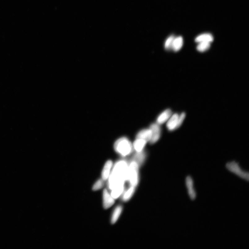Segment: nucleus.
Returning a JSON list of instances; mask_svg holds the SVG:
<instances>
[{
    "instance_id": "nucleus-6",
    "label": "nucleus",
    "mask_w": 249,
    "mask_h": 249,
    "mask_svg": "<svg viewBox=\"0 0 249 249\" xmlns=\"http://www.w3.org/2000/svg\"><path fill=\"white\" fill-rule=\"evenodd\" d=\"M149 128L152 131V137L150 142L151 144H154L158 142L161 137V127L158 123H153L151 124Z\"/></svg>"
},
{
    "instance_id": "nucleus-8",
    "label": "nucleus",
    "mask_w": 249,
    "mask_h": 249,
    "mask_svg": "<svg viewBox=\"0 0 249 249\" xmlns=\"http://www.w3.org/2000/svg\"><path fill=\"white\" fill-rule=\"evenodd\" d=\"M172 114H173V112L170 109H167L165 110L157 117L156 123L159 124V125L164 123L169 119Z\"/></svg>"
},
{
    "instance_id": "nucleus-11",
    "label": "nucleus",
    "mask_w": 249,
    "mask_h": 249,
    "mask_svg": "<svg viewBox=\"0 0 249 249\" xmlns=\"http://www.w3.org/2000/svg\"><path fill=\"white\" fill-rule=\"evenodd\" d=\"M113 165V163L111 160H109L107 161L104 166L102 172V179L103 181L108 179L110 175L111 169Z\"/></svg>"
},
{
    "instance_id": "nucleus-4",
    "label": "nucleus",
    "mask_w": 249,
    "mask_h": 249,
    "mask_svg": "<svg viewBox=\"0 0 249 249\" xmlns=\"http://www.w3.org/2000/svg\"><path fill=\"white\" fill-rule=\"evenodd\" d=\"M186 117V114L182 112L179 114L175 113L172 114L167 121V127L169 131L176 130L182 125Z\"/></svg>"
},
{
    "instance_id": "nucleus-18",
    "label": "nucleus",
    "mask_w": 249,
    "mask_h": 249,
    "mask_svg": "<svg viewBox=\"0 0 249 249\" xmlns=\"http://www.w3.org/2000/svg\"><path fill=\"white\" fill-rule=\"evenodd\" d=\"M135 190V187L130 186V187L124 192L123 194L122 199L124 201H129L134 194Z\"/></svg>"
},
{
    "instance_id": "nucleus-20",
    "label": "nucleus",
    "mask_w": 249,
    "mask_h": 249,
    "mask_svg": "<svg viewBox=\"0 0 249 249\" xmlns=\"http://www.w3.org/2000/svg\"><path fill=\"white\" fill-rule=\"evenodd\" d=\"M174 38L175 37L174 35H172L167 38L164 44V47L165 49L167 50L171 49L172 44H173Z\"/></svg>"
},
{
    "instance_id": "nucleus-15",
    "label": "nucleus",
    "mask_w": 249,
    "mask_h": 249,
    "mask_svg": "<svg viewBox=\"0 0 249 249\" xmlns=\"http://www.w3.org/2000/svg\"><path fill=\"white\" fill-rule=\"evenodd\" d=\"M124 183L121 184L115 187L111 190V195L114 199L119 198L122 194L124 190Z\"/></svg>"
},
{
    "instance_id": "nucleus-16",
    "label": "nucleus",
    "mask_w": 249,
    "mask_h": 249,
    "mask_svg": "<svg viewBox=\"0 0 249 249\" xmlns=\"http://www.w3.org/2000/svg\"><path fill=\"white\" fill-rule=\"evenodd\" d=\"M213 41L212 35L209 33H205L199 35L195 38V41L197 43L208 42L211 43Z\"/></svg>"
},
{
    "instance_id": "nucleus-10",
    "label": "nucleus",
    "mask_w": 249,
    "mask_h": 249,
    "mask_svg": "<svg viewBox=\"0 0 249 249\" xmlns=\"http://www.w3.org/2000/svg\"><path fill=\"white\" fill-rule=\"evenodd\" d=\"M152 137V131L150 128L140 130L136 136V138L143 139L147 142H150Z\"/></svg>"
},
{
    "instance_id": "nucleus-5",
    "label": "nucleus",
    "mask_w": 249,
    "mask_h": 249,
    "mask_svg": "<svg viewBox=\"0 0 249 249\" xmlns=\"http://www.w3.org/2000/svg\"><path fill=\"white\" fill-rule=\"evenodd\" d=\"M226 167L228 170L237 175L242 179L249 180V174L248 172L243 170L240 167L238 163L235 161L227 163Z\"/></svg>"
},
{
    "instance_id": "nucleus-1",
    "label": "nucleus",
    "mask_w": 249,
    "mask_h": 249,
    "mask_svg": "<svg viewBox=\"0 0 249 249\" xmlns=\"http://www.w3.org/2000/svg\"><path fill=\"white\" fill-rule=\"evenodd\" d=\"M129 164L124 159L117 161L114 165L108 178V186L111 190L127 181Z\"/></svg>"
},
{
    "instance_id": "nucleus-3",
    "label": "nucleus",
    "mask_w": 249,
    "mask_h": 249,
    "mask_svg": "<svg viewBox=\"0 0 249 249\" xmlns=\"http://www.w3.org/2000/svg\"><path fill=\"white\" fill-rule=\"evenodd\" d=\"M140 166L135 161H131L129 164L127 181L130 186L136 187L139 182V168Z\"/></svg>"
},
{
    "instance_id": "nucleus-13",
    "label": "nucleus",
    "mask_w": 249,
    "mask_h": 249,
    "mask_svg": "<svg viewBox=\"0 0 249 249\" xmlns=\"http://www.w3.org/2000/svg\"><path fill=\"white\" fill-rule=\"evenodd\" d=\"M146 154L143 151L140 152H136L133 155L132 161H135L139 166L144 164L146 158Z\"/></svg>"
},
{
    "instance_id": "nucleus-9",
    "label": "nucleus",
    "mask_w": 249,
    "mask_h": 249,
    "mask_svg": "<svg viewBox=\"0 0 249 249\" xmlns=\"http://www.w3.org/2000/svg\"><path fill=\"white\" fill-rule=\"evenodd\" d=\"M186 185L188 189V194L192 200H194L196 197V193L194 188L193 181L190 176H188L186 177Z\"/></svg>"
},
{
    "instance_id": "nucleus-12",
    "label": "nucleus",
    "mask_w": 249,
    "mask_h": 249,
    "mask_svg": "<svg viewBox=\"0 0 249 249\" xmlns=\"http://www.w3.org/2000/svg\"><path fill=\"white\" fill-rule=\"evenodd\" d=\"M147 142L146 141L143 139L136 138V140L133 144V149L135 150L136 152H142L144 150Z\"/></svg>"
},
{
    "instance_id": "nucleus-19",
    "label": "nucleus",
    "mask_w": 249,
    "mask_h": 249,
    "mask_svg": "<svg viewBox=\"0 0 249 249\" xmlns=\"http://www.w3.org/2000/svg\"><path fill=\"white\" fill-rule=\"evenodd\" d=\"M210 47V43L208 42H201L199 43L197 47V49L198 51L203 52L207 51Z\"/></svg>"
},
{
    "instance_id": "nucleus-21",
    "label": "nucleus",
    "mask_w": 249,
    "mask_h": 249,
    "mask_svg": "<svg viewBox=\"0 0 249 249\" xmlns=\"http://www.w3.org/2000/svg\"><path fill=\"white\" fill-rule=\"evenodd\" d=\"M103 181L102 179L98 180L93 187V190L95 191L102 188L104 185Z\"/></svg>"
},
{
    "instance_id": "nucleus-17",
    "label": "nucleus",
    "mask_w": 249,
    "mask_h": 249,
    "mask_svg": "<svg viewBox=\"0 0 249 249\" xmlns=\"http://www.w3.org/2000/svg\"><path fill=\"white\" fill-rule=\"evenodd\" d=\"M122 210L123 207L121 206H118L116 208L112 216L111 223L112 224H114L117 221Z\"/></svg>"
},
{
    "instance_id": "nucleus-2",
    "label": "nucleus",
    "mask_w": 249,
    "mask_h": 249,
    "mask_svg": "<svg viewBox=\"0 0 249 249\" xmlns=\"http://www.w3.org/2000/svg\"><path fill=\"white\" fill-rule=\"evenodd\" d=\"M114 147L116 152L123 157L130 155L134 150L131 142L126 137L117 139L114 143Z\"/></svg>"
},
{
    "instance_id": "nucleus-14",
    "label": "nucleus",
    "mask_w": 249,
    "mask_h": 249,
    "mask_svg": "<svg viewBox=\"0 0 249 249\" xmlns=\"http://www.w3.org/2000/svg\"><path fill=\"white\" fill-rule=\"evenodd\" d=\"M183 43V38L182 37H175L172 44L171 49L175 52L178 51L182 48Z\"/></svg>"
},
{
    "instance_id": "nucleus-7",
    "label": "nucleus",
    "mask_w": 249,
    "mask_h": 249,
    "mask_svg": "<svg viewBox=\"0 0 249 249\" xmlns=\"http://www.w3.org/2000/svg\"><path fill=\"white\" fill-rule=\"evenodd\" d=\"M103 206L104 208L107 209L115 203V199L112 197L107 190H104L103 193Z\"/></svg>"
}]
</instances>
